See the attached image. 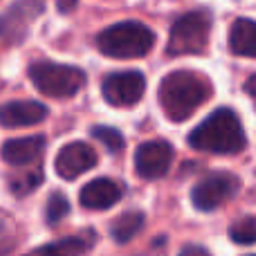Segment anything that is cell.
Returning <instances> with one entry per match:
<instances>
[{
	"label": "cell",
	"mask_w": 256,
	"mask_h": 256,
	"mask_svg": "<svg viewBox=\"0 0 256 256\" xmlns=\"http://www.w3.org/2000/svg\"><path fill=\"white\" fill-rule=\"evenodd\" d=\"M212 81L194 70H176L160 84V104L171 122H186L212 99Z\"/></svg>",
	"instance_id": "6da1fadb"
},
{
	"label": "cell",
	"mask_w": 256,
	"mask_h": 256,
	"mask_svg": "<svg viewBox=\"0 0 256 256\" xmlns=\"http://www.w3.org/2000/svg\"><path fill=\"white\" fill-rule=\"evenodd\" d=\"M189 144L196 150L216 155H236L245 150L248 135L238 115L232 108H218L189 135Z\"/></svg>",
	"instance_id": "7a4b0ae2"
},
{
	"label": "cell",
	"mask_w": 256,
	"mask_h": 256,
	"mask_svg": "<svg viewBox=\"0 0 256 256\" xmlns=\"http://www.w3.org/2000/svg\"><path fill=\"white\" fill-rule=\"evenodd\" d=\"M97 48L110 58H142L155 48L153 30L137 20L110 25L97 36Z\"/></svg>",
	"instance_id": "3957f363"
},
{
	"label": "cell",
	"mask_w": 256,
	"mask_h": 256,
	"mask_svg": "<svg viewBox=\"0 0 256 256\" xmlns=\"http://www.w3.org/2000/svg\"><path fill=\"white\" fill-rule=\"evenodd\" d=\"M212 36V12L196 9L176 20L168 34L166 54L171 56H186V54H202L209 48Z\"/></svg>",
	"instance_id": "277c9868"
},
{
	"label": "cell",
	"mask_w": 256,
	"mask_h": 256,
	"mask_svg": "<svg viewBox=\"0 0 256 256\" xmlns=\"http://www.w3.org/2000/svg\"><path fill=\"white\" fill-rule=\"evenodd\" d=\"M30 79L38 92L54 99H68L74 97L86 86V72L81 68L52 61H36L34 66H30Z\"/></svg>",
	"instance_id": "5b68a950"
},
{
	"label": "cell",
	"mask_w": 256,
	"mask_h": 256,
	"mask_svg": "<svg viewBox=\"0 0 256 256\" xmlns=\"http://www.w3.org/2000/svg\"><path fill=\"white\" fill-rule=\"evenodd\" d=\"M240 191V180L234 173H212L202 178L191 191V202L198 212H214V209L227 204Z\"/></svg>",
	"instance_id": "8992f818"
},
{
	"label": "cell",
	"mask_w": 256,
	"mask_h": 256,
	"mask_svg": "<svg viewBox=\"0 0 256 256\" xmlns=\"http://www.w3.org/2000/svg\"><path fill=\"white\" fill-rule=\"evenodd\" d=\"M104 99L110 106L117 108H130L142 102L146 92V79L142 72L137 70H126V72H112L106 76L102 86Z\"/></svg>",
	"instance_id": "52a82bcc"
},
{
	"label": "cell",
	"mask_w": 256,
	"mask_h": 256,
	"mask_svg": "<svg viewBox=\"0 0 256 256\" xmlns=\"http://www.w3.org/2000/svg\"><path fill=\"white\" fill-rule=\"evenodd\" d=\"M173 146L164 140L144 142L135 150V171L144 180H160L173 164Z\"/></svg>",
	"instance_id": "ba28073f"
},
{
	"label": "cell",
	"mask_w": 256,
	"mask_h": 256,
	"mask_svg": "<svg viewBox=\"0 0 256 256\" xmlns=\"http://www.w3.org/2000/svg\"><path fill=\"white\" fill-rule=\"evenodd\" d=\"M54 166H56V173L61 178L74 180V178L84 176L86 171L97 166V153L86 142H72V144H66L58 150Z\"/></svg>",
	"instance_id": "9c48e42d"
},
{
	"label": "cell",
	"mask_w": 256,
	"mask_h": 256,
	"mask_svg": "<svg viewBox=\"0 0 256 256\" xmlns=\"http://www.w3.org/2000/svg\"><path fill=\"white\" fill-rule=\"evenodd\" d=\"M45 0H18L7 14L0 16V36L4 40H22L30 22L43 12Z\"/></svg>",
	"instance_id": "30bf717a"
},
{
	"label": "cell",
	"mask_w": 256,
	"mask_h": 256,
	"mask_svg": "<svg viewBox=\"0 0 256 256\" xmlns=\"http://www.w3.org/2000/svg\"><path fill=\"white\" fill-rule=\"evenodd\" d=\"M81 207L90 209V212H106V209L115 207L122 200V186L115 180L108 178H97V180L88 182L79 194Z\"/></svg>",
	"instance_id": "8fae6325"
},
{
	"label": "cell",
	"mask_w": 256,
	"mask_h": 256,
	"mask_svg": "<svg viewBox=\"0 0 256 256\" xmlns=\"http://www.w3.org/2000/svg\"><path fill=\"white\" fill-rule=\"evenodd\" d=\"M48 117V108L38 102H9L0 106V126L22 128L36 126Z\"/></svg>",
	"instance_id": "7c38bea8"
},
{
	"label": "cell",
	"mask_w": 256,
	"mask_h": 256,
	"mask_svg": "<svg viewBox=\"0 0 256 256\" xmlns=\"http://www.w3.org/2000/svg\"><path fill=\"white\" fill-rule=\"evenodd\" d=\"M45 150V137L43 135H32L20 137V140H9L2 146V160L12 166H27L40 160Z\"/></svg>",
	"instance_id": "4fadbf2b"
},
{
	"label": "cell",
	"mask_w": 256,
	"mask_h": 256,
	"mask_svg": "<svg viewBox=\"0 0 256 256\" xmlns=\"http://www.w3.org/2000/svg\"><path fill=\"white\" fill-rule=\"evenodd\" d=\"M230 48L236 56L256 58V20L236 18L230 30Z\"/></svg>",
	"instance_id": "5bb4252c"
},
{
	"label": "cell",
	"mask_w": 256,
	"mask_h": 256,
	"mask_svg": "<svg viewBox=\"0 0 256 256\" xmlns=\"http://www.w3.org/2000/svg\"><path fill=\"white\" fill-rule=\"evenodd\" d=\"M92 245H94V234L90 232V234H81V236H74V238L43 245V248L34 250V252L25 256H84Z\"/></svg>",
	"instance_id": "9a60e30c"
},
{
	"label": "cell",
	"mask_w": 256,
	"mask_h": 256,
	"mask_svg": "<svg viewBox=\"0 0 256 256\" xmlns=\"http://www.w3.org/2000/svg\"><path fill=\"white\" fill-rule=\"evenodd\" d=\"M144 214L142 212H126L117 218L115 222L110 225V236L115 243H130L142 230H144Z\"/></svg>",
	"instance_id": "2e32d148"
},
{
	"label": "cell",
	"mask_w": 256,
	"mask_h": 256,
	"mask_svg": "<svg viewBox=\"0 0 256 256\" xmlns=\"http://www.w3.org/2000/svg\"><path fill=\"white\" fill-rule=\"evenodd\" d=\"M230 238L236 245H254L256 243V218L243 216L230 227Z\"/></svg>",
	"instance_id": "e0dca14e"
},
{
	"label": "cell",
	"mask_w": 256,
	"mask_h": 256,
	"mask_svg": "<svg viewBox=\"0 0 256 256\" xmlns=\"http://www.w3.org/2000/svg\"><path fill=\"white\" fill-rule=\"evenodd\" d=\"M68 214H70V202H68L66 196L61 191L50 196L48 207H45V220H48V225H58Z\"/></svg>",
	"instance_id": "ac0fdd59"
},
{
	"label": "cell",
	"mask_w": 256,
	"mask_h": 256,
	"mask_svg": "<svg viewBox=\"0 0 256 256\" xmlns=\"http://www.w3.org/2000/svg\"><path fill=\"white\" fill-rule=\"evenodd\" d=\"M92 137L102 142V144L106 146L110 153H120V150L126 146L124 135H122L117 128H110V126H97V128L92 130Z\"/></svg>",
	"instance_id": "d6986e66"
},
{
	"label": "cell",
	"mask_w": 256,
	"mask_h": 256,
	"mask_svg": "<svg viewBox=\"0 0 256 256\" xmlns=\"http://www.w3.org/2000/svg\"><path fill=\"white\" fill-rule=\"evenodd\" d=\"M180 256H212V254H209V250L202 248V245H184V248L180 250Z\"/></svg>",
	"instance_id": "ffe728a7"
},
{
	"label": "cell",
	"mask_w": 256,
	"mask_h": 256,
	"mask_svg": "<svg viewBox=\"0 0 256 256\" xmlns=\"http://www.w3.org/2000/svg\"><path fill=\"white\" fill-rule=\"evenodd\" d=\"M245 92H248V97L252 99V104L256 108V74H252L248 81H245Z\"/></svg>",
	"instance_id": "44dd1931"
},
{
	"label": "cell",
	"mask_w": 256,
	"mask_h": 256,
	"mask_svg": "<svg viewBox=\"0 0 256 256\" xmlns=\"http://www.w3.org/2000/svg\"><path fill=\"white\" fill-rule=\"evenodd\" d=\"M74 7H76V0H58V12H63V14L72 12Z\"/></svg>",
	"instance_id": "7402d4cb"
}]
</instances>
